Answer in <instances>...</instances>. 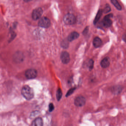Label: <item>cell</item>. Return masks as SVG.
Returning <instances> with one entry per match:
<instances>
[{"instance_id":"6da1fadb","label":"cell","mask_w":126,"mask_h":126,"mask_svg":"<svg viewBox=\"0 0 126 126\" xmlns=\"http://www.w3.org/2000/svg\"><path fill=\"white\" fill-rule=\"evenodd\" d=\"M21 93L23 96L27 100H31L34 97L33 90L27 85L23 87L21 89Z\"/></svg>"},{"instance_id":"7a4b0ae2","label":"cell","mask_w":126,"mask_h":126,"mask_svg":"<svg viewBox=\"0 0 126 126\" xmlns=\"http://www.w3.org/2000/svg\"><path fill=\"white\" fill-rule=\"evenodd\" d=\"M76 18L72 14H69L65 15L63 18V21L66 24L68 25H73L76 21Z\"/></svg>"},{"instance_id":"3957f363","label":"cell","mask_w":126,"mask_h":126,"mask_svg":"<svg viewBox=\"0 0 126 126\" xmlns=\"http://www.w3.org/2000/svg\"><path fill=\"white\" fill-rule=\"evenodd\" d=\"M51 25V21L48 18L43 17L40 19L38 22V25L43 28H48Z\"/></svg>"},{"instance_id":"277c9868","label":"cell","mask_w":126,"mask_h":126,"mask_svg":"<svg viewBox=\"0 0 126 126\" xmlns=\"http://www.w3.org/2000/svg\"><path fill=\"white\" fill-rule=\"evenodd\" d=\"M86 102V99L82 96H78L74 99V105L78 107H81L84 106Z\"/></svg>"},{"instance_id":"5b68a950","label":"cell","mask_w":126,"mask_h":126,"mask_svg":"<svg viewBox=\"0 0 126 126\" xmlns=\"http://www.w3.org/2000/svg\"><path fill=\"white\" fill-rule=\"evenodd\" d=\"M37 75V71L34 69H30L25 72V76L28 79L35 78Z\"/></svg>"},{"instance_id":"8992f818","label":"cell","mask_w":126,"mask_h":126,"mask_svg":"<svg viewBox=\"0 0 126 126\" xmlns=\"http://www.w3.org/2000/svg\"><path fill=\"white\" fill-rule=\"evenodd\" d=\"M43 10L41 8H37L33 11L32 17L34 20H37L41 17L43 14Z\"/></svg>"},{"instance_id":"52a82bcc","label":"cell","mask_w":126,"mask_h":126,"mask_svg":"<svg viewBox=\"0 0 126 126\" xmlns=\"http://www.w3.org/2000/svg\"><path fill=\"white\" fill-rule=\"evenodd\" d=\"M112 17V14H109L104 17L103 21V25L104 27L109 28L111 26L112 24V21L110 18Z\"/></svg>"},{"instance_id":"ba28073f","label":"cell","mask_w":126,"mask_h":126,"mask_svg":"<svg viewBox=\"0 0 126 126\" xmlns=\"http://www.w3.org/2000/svg\"><path fill=\"white\" fill-rule=\"evenodd\" d=\"M61 58L63 63L68 64L70 60L69 54L66 51L62 52L61 54Z\"/></svg>"},{"instance_id":"9c48e42d","label":"cell","mask_w":126,"mask_h":126,"mask_svg":"<svg viewBox=\"0 0 126 126\" xmlns=\"http://www.w3.org/2000/svg\"><path fill=\"white\" fill-rule=\"evenodd\" d=\"M32 126H43V122L42 118L37 117L32 122Z\"/></svg>"},{"instance_id":"30bf717a","label":"cell","mask_w":126,"mask_h":126,"mask_svg":"<svg viewBox=\"0 0 126 126\" xmlns=\"http://www.w3.org/2000/svg\"><path fill=\"white\" fill-rule=\"evenodd\" d=\"M122 91V88L119 86H116L112 87L111 89L112 93L115 95H118L121 93Z\"/></svg>"},{"instance_id":"8fae6325","label":"cell","mask_w":126,"mask_h":126,"mask_svg":"<svg viewBox=\"0 0 126 126\" xmlns=\"http://www.w3.org/2000/svg\"><path fill=\"white\" fill-rule=\"evenodd\" d=\"M79 34L77 32H72L69 34L68 37V40L69 41H73L74 40L77 39L78 38H79Z\"/></svg>"},{"instance_id":"7c38bea8","label":"cell","mask_w":126,"mask_h":126,"mask_svg":"<svg viewBox=\"0 0 126 126\" xmlns=\"http://www.w3.org/2000/svg\"><path fill=\"white\" fill-rule=\"evenodd\" d=\"M110 64V60L108 57H106L104 58L101 62V65L103 68H106L109 66Z\"/></svg>"},{"instance_id":"4fadbf2b","label":"cell","mask_w":126,"mask_h":126,"mask_svg":"<svg viewBox=\"0 0 126 126\" xmlns=\"http://www.w3.org/2000/svg\"><path fill=\"white\" fill-rule=\"evenodd\" d=\"M102 41L101 39H100L99 37H96L94 39L93 41L94 46L96 48H98L100 47L102 44Z\"/></svg>"},{"instance_id":"5bb4252c","label":"cell","mask_w":126,"mask_h":126,"mask_svg":"<svg viewBox=\"0 0 126 126\" xmlns=\"http://www.w3.org/2000/svg\"><path fill=\"white\" fill-rule=\"evenodd\" d=\"M102 13H103V11L101 10H99L98 11V13L97 14L96 16L95 19H94V24H96V23L98 22V21L99 20V19L101 17V15H102Z\"/></svg>"},{"instance_id":"9a60e30c","label":"cell","mask_w":126,"mask_h":126,"mask_svg":"<svg viewBox=\"0 0 126 126\" xmlns=\"http://www.w3.org/2000/svg\"><path fill=\"white\" fill-rule=\"evenodd\" d=\"M111 2L112 3L114 6H115V7L117 9L119 10H121V6L120 5V4L117 0H111Z\"/></svg>"},{"instance_id":"2e32d148","label":"cell","mask_w":126,"mask_h":126,"mask_svg":"<svg viewBox=\"0 0 126 126\" xmlns=\"http://www.w3.org/2000/svg\"><path fill=\"white\" fill-rule=\"evenodd\" d=\"M62 96V92L61 88H58L57 90L56 94V97L57 100L59 101L61 99Z\"/></svg>"},{"instance_id":"e0dca14e","label":"cell","mask_w":126,"mask_h":126,"mask_svg":"<svg viewBox=\"0 0 126 126\" xmlns=\"http://www.w3.org/2000/svg\"><path fill=\"white\" fill-rule=\"evenodd\" d=\"M75 89H76V88H75V87L72 88L70 89L69 90L67 93H66V97H68L69 96L71 95L72 94H73V93L74 92Z\"/></svg>"},{"instance_id":"ac0fdd59","label":"cell","mask_w":126,"mask_h":126,"mask_svg":"<svg viewBox=\"0 0 126 126\" xmlns=\"http://www.w3.org/2000/svg\"><path fill=\"white\" fill-rule=\"evenodd\" d=\"M94 65V61L92 60H90L89 61V70H92L93 69V67Z\"/></svg>"},{"instance_id":"d6986e66","label":"cell","mask_w":126,"mask_h":126,"mask_svg":"<svg viewBox=\"0 0 126 126\" xmlns=\"http://www.w3.org/2000/svg\"><path fill=\"white\" fill-rule=\"evenodd\" d=\"M54 106L53 103H50V104L49 105V111L50 112H51L53 111V110L54 109Z\"/></svg>"},{"instance_id":"ffe728a7","label":"cell","mask_w":126,"mask_h":126,"mask_svg":"<svg viewBox=\"0 0 126 126\" xmlns=\"http://www.w3.org/2000/svg\"><path fill=\"white\" fill-rule=\"evenodd\" d=\"M111 10V8L109 7V6H107L104 9V12L105 13H107L110 11Z\"/></svg>"},{"instance_id":"44dd1931","label":"cell","mask_w":126,"mask_h":126,"mask_svg":"<svg viewBox=\"0 0 126 126\" xmlns=\"http://www.w3.org/2000/svg\"><path fill=\"white\" fill-rule=\"evenodd\" d=\"M38 114H39V112L37 111L33 112V113L31 114V116L34 117V116H37Z\"/></svg>"},{"instance_id":"7402d4cb","label":"cell","mask_w":126,"mask_h":126,"mask_svg":"<svg viewBox=\"0 0 126 126\" xmlns=\"http://www.w3.org/2000/svg\"><path fill=\"white\" fill-rule=\"evenodd\" d=\"M122 39H123V40H124V41L126 43V34H124V35L123 36Z\"/></svg>"},{"instance_id":"603a6c76","label":"cell","mask_w":126,"mask_h":126,"mask_svg":"<svg viewBox=\"0 0 126 126\" xmlns=\"http://www.w3.org/2000/svg\"><path fill=\"white\" fill-rule=\"evenodd\" d=\"M88 30V28H86V29L84 30V31H83L84 34H86L87 32V31Z\"/></svg>"}]
</instances>
